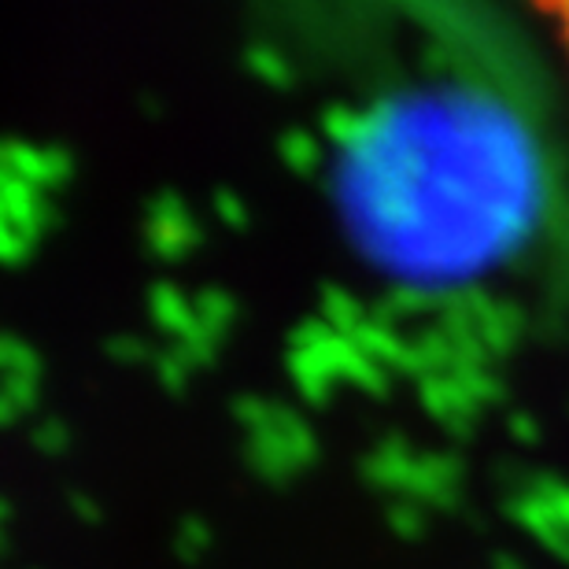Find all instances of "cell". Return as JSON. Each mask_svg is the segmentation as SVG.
Instances as JSON below:
<instances>
[{"instance_id": "obj_1", "label": "cell", "mask_w": 569, "mask_h": 569, "mask_svg": "<svg viewBox=\"0 0 569 569\" xmlns=\"http://www.w3.org/2000/svg\"><path fill=\"white\" fill-rule=\"evenodd\" d=\"M555 16H559V22H562V41H566V49H569V4H562L559 11H555Z\"/></svg>"}]
</instances>
